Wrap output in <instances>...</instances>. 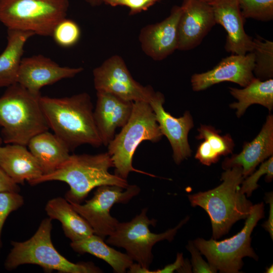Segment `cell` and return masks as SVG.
Returning <instances> with one entry per match:
<instances>
[{
    "label": "cell",
    "mask_w": 273,
    "mask_h": 273,
    "mask_svg": "<svg viewBox=\"0 0 273 273\" xmlns=\"http://www.w3.org/2000/svg\"><path fill=\"white\" fill-rule=\"evenodd\" d=\"M114 167L108 152L96 155H70L68 159L52 173L42 175L29 184L58 180L67 183L70 189L65 195L69 202H81L94 188L103 185H115L126 188V179L109 172Z\"/></svg>",
    "instance_id": "obj_2"
},
{
    "label": "cell",
    "mask_w": 273,
    "mask_h": 273,
    "mask_svg": "<svg viewBox=\"0 0 273 273\" xmlns=\"http://www.w3.org/2000/svg\"><path fill=\"white\" fill-rule=\"evenodd\" d=\"M40 103L49 128L70 151L84 144L103 145L87 93L59 98L41 96Z\"/></svg>",
    "instance_id": "obj_1"
},
{
    "label": "cell",
    "mask_w": 273,
    "mask_h": 273,
    "mask_svg": "<svg viewBox=\"0 0 273 273\" xmlns=\"http://www.w3.org/2000/svg\"><path fill=\"white\" fill-rule=\"evenodd\" d=\"M164 95L159 92L154 93L149 101L160 131L168 140L173 151V158L177 164L191 155L188 142V133L194 126L193 118L188 111L183 116L174 117L163 108Z\"/></svg>",
    "instance_id": "obj_14"
},
{
    "label": "cell",
    "mask_w": 273,
    "mask_h": 273,
    "mask_svg": "<svg viewBox=\"0 0 273 273\" xmlns=\"http://www.w3.org/2000/svg\"><path fill=\"white\" fill-rule=\"evenodd\" d=\"M203 1H209V0H203Z\"/></svg>",
    "instance_id": "obj_41"
},
{
    "label": "cell",
    "mask_w": 273,
    "mask_h": 273,
    "mask_svg": "<svg viewBox=\"0 0 273 273\" xmlns=\"http://www.w3.org/2000/svg\"><path fill=\"white\" fill-rule=\"evenodd\" d=\"M254 67L252 52L244 55L232 54L223 58L211 70L193 74L191 79L192 88L201 91L223 81L234 82L244 87L255 78Z\"/></svg>",
    "instance_id": "obj_12"
},
{
    "label": "cell",
    "mask_w": 273,
    "mask_h": 273,
    "mask_svg": "<svg viewBox=\"0 0 273 273\" xmlns=\"http://www.w3.org/2000/svg\"><path fill=\"white\" fill-rule=\"evenodd\" d=\"M147 209H142L130 221L119 222L114 231L106 240L108 244L124 248L126 254L144 268L149 269L153 259L152 252L154 245L164 240L171 241L177 231L189 219L187 217L175 228L161 234L152 233L149 227L155 225L156 220L149 219Z\"/></svg>",
    "instance_id": "obj_9"
},
{
    "label": "cell",
    "mask_w": 273,
    "mask_h": 273,
    "mask_svg": "<svg viewBox=\"0 0 273 273\" xmlns=\"http://www.w3.org/2000/svg\"><path fill=\"white\" fill-rule=\"evenodd\" d=\"M265 201L269 204V212L268 219L262 224V226L267 231L273 238V195L270 192L266 194Z\"/></svg>",
    "instance_id": "obj_37"
},
{
    "label": "cell",
    "mask_w": 273,
    "mask_h": 273,
    "mask_svg": "<svg viewBox=\"0 0 273 273\" xmlns=\"http://www.w3.org/2000/svg\"><path fill=\"white\" fill-rule=\"evenodd\" d=\"M83 70L82 67L61 66L41 55L23 58L17 83L34 94L40 89L65 78H72Z\"/></svg>",
    "instance_id": "obj_15"
},
{
    "label": "cell",
    "mask_w": 273,
    "mask_h": 273,
    "mask_svg": "<svg viewBox=\"0 0 273 273\" xmlns=\"http://www.w3.org/2000/svg\"><path fill=\"white\" fill-rule=\"evenodd\" d=\"M85 1L92 7L100 6L102 3V0H85Z\"/></svg>",
    "instance_id": "obj_38"
},
{
    "label": "cell",
    "mask_w": 273,
    "mask_h": 273,
    "mask_svg": "<svg viewBox=\"0 0 273 273\" xmlns=\"http://www.w3.org/2000/svg\"><path fill=\"white\" fill-rule=\"evenodd\" d=\"M34 35L30 31L8 30L7 46L0 54V88L17 82L25 44Z\"/></svg>",
    "instance_id": "obj_22"
},
{
    "label": "cell",
    "mask_w": 273,
    "mask_h": 273,
    "mask_svg": "<svg viewBox=\"0 0 273 273\" xmlns=\"http://www.w3.org/2000/svg\"><path fill=\"white\" fill-rule=\"evenodd\" d=\"M160 0H102L103 3L112 7L125 6L129 8V15H133L142 11L147 10L149 8Z\"/></svg>",
    "instance_id": "obj_32"
},
{
    "label": "cell",
    "mask_w": 273,
    "mask_h": 273,
    "mask_svg": "<svg viewBox=\"0 0 273 273\" xmlns=\"http://www.w3.org/2000/svg\"><path fill=\"white\" fill-rule=\"evenodd\" d=\"M225 170L219 186L188 196L192 206L201 207L209 216L215 240L228 233L237 221L247 218L253 206L240 191L244 179L242 168L234 166Z\"/></svg>",
    "instance_id": "obj_3"
},
{
    "label": "cell",
    "mask_w": 273,
    "mask_h": 273,
    "mask_svg": "<svg viewBox=\"0 0 273 273\" xmlns=\"http://www.w3.org/2000/svg\"><path fill=\"white\" fill-rule=\"evenodd\" d=\"M266 272H267V273H272L273 272V265H271L270 266H269V267H267L266 268Z\"/></svg>",
    "instance_id": "obj_39"
},
{
    "label": "cell",
    "mask_w": 273,
    "mask_h": 273,
    "mask_svg": "<svg viewBox=\"0 0 273 273\" xmlns=\"http://www.w3.org/2000/svg\"><path fill=\"white\" fill-rule=\"evenodd\" d=\"M81 36V30L74 21L66 17L60 20L55 26L51 36L59 47L69 48L75 46Z\"/></svg>",
    "instance_id": "obj_27"
},
{
    "label": "cell",
    "mask_w": 273,
    "mask_h": 273,
    "mask_svg": "<svg viewBox=\"0 0 273 273\" xmlns=\"http://www.w3.org/2000/svg\"><path fill=\"white\" fill-rule=\"evenodd\" d=\"M3 142V141L2 138L0 136V146H2Z\"/></svg>",
    "instance_id": "obj_40"
},
{
    "label": "cell",
    "mask_w": 273,
    "mask_h": 273,
    "mask_svg": "<svg viewBox=\"0 0 273 273\" xmlns=\"http://www.w3.org/2000/svg\"><path fill=\"white\" fill-rule=\"evenodd\" d=\"M266 174V181H270L273 178V157L272 156L265 161L262 162L259 169L245 178L241 184L240 191L248 197L251 196L252 192L258 187L257 182L263 175Z\"/></svg>",
    "instance_id": "obj_30"
},
{
    "label": "cell",
    "mask_w": 273,
    "mask_h": 273,
    "mask_svg": "<svg viewBox=\"0 0 273 273\" xmlns=\"http://www.w3.org/2000/svg\"><path fill=\"white\" fill-rule=\"evenodd\" d=\"M187 248L192 255V267L194 272H216L217 270L216 268L202 259L200 251L194 243L189 242Z\"/></svg>",
    "instance_id": "obj_33"
},
{
    "label": "cell",
    "mask_w": 273,
    "mask_h": 273,
    "mask_svg": "<svg viewBox=\"0 0 273 273\" xmlns=\"http://www.w3.org/2000/svg\"><path fill=\"white\" fill-rule=\"evenodd\" d=\"M97 97L94 120L102 144L107 146L114 138L116 129L128 121L133 102L103 92H97Z\"/></svg>",
    "instance_id": "obj_18"
},
{
    "label": "cell",
    "mask_w": 273,
    "mask_h": 273,
    "mask_svg": "<svg viewBox=\"0 0 273 273\" xmlns=\"http://www.w3.org/2000/svg\"><path fill=\"white\" fill-rule=\"evenodd\" d=\"M264 216L263 203L256 204L252 206L244 228L237 234L220 241L198 238L194 244L217 270L223 273L239 272L243 265V257L257 259L251 246V235L257 222Z\"/></svg>",
    "instance_id": "obj_8"
},
{
    "label": "cell",
    "mask_w": 273,
    "mask_h": 273,
    "mask_svg": "<svg viewBox=\"0 0 273 273\" xmlns=\"http://www.w3.org/2000/svg\"><path fill=\"white\" fill-rule=\"evenodd\" d=\"M20 188L0 167V192H19Z\"/></svg>",
    "instance_id": "obj_36"
},
{
    "label": "cell",
    "mask_w": 273,
    "mask_h": 273,
    "mask_svg": "<svg viewBox=\"0 0 273 273\" xmlns=\"http://www.w3.org/2000/svg\"><path fill=\"white\" fill-rule=\"evenodd\" d=\"M72 249L79 254H90L109 264L117 273H124L133 263L126 254L108 246L104 239L94 234L83 239L71 242Z\"/></svg>",
    "instance_id": "obj_24"
},
{
    "label": "cell",
    "mask_w": 273,
    "mask_h": 273,
    "mask_svg": "<svg viewBox=\"0 0 273 273\" xmlns=\"http://www.w3.org/2000/svg\"><path fill=\"white\" fill-rule=\"evenodd\" d=\"M52 219L44 218L35 233L24 242H11L12 248L5 267L12 270L25 264H36L47 271L63 273H97L102 270L92 262L73 263L59 253L51 239Z\"/></svg>",
    "instance_id": "obj_5"
},
{
    "label": "cell",
    "mask_w": 273,
    "mask_h": 273,
    "mask_svg": "<svg viewBox=\"0 0 273 273\" xmlns=\"http://www.w3.org/2000/svg\"><path fill=\"white\" fill-rule=\"evenodd\" d=\"M45 210L49 218L57 219L61 223L65 236L71 242L83 239L94 234L89 223L74 210L66 198L59 197L50 200Z\"/></svg>",
    "instance_id": "obj_23"
},
{
    "label": "cell",
    "mask_w": 273,
    "mask_h": 273,
    "mask_svg": "<svg viewBox=\"0 0 273 273\" xmlns=\"http://www.w3.org/2000/svg\"><path fill=\"white\" fill-rule=\"evenodd\" d=\"M181 7L177 50L188 51L199 46L216 23L208 1L183 0Z\"/></svg>",
    "instance_id": "obj_13"
},
{
    "label": "cell",
    "mask_w": 273,
    "mask_h": 273,
    "mask_svg": "<svg viewBox=\"0 0 273 273\" xmlns=\"http://www.w3.org/2000/svg\"><path fill=\"white\" fill-rule=\"evenodd\" d=\"M254 55L253 74L260 80H267L273 76V42L257 35L253 38Z\"/></svg>",
    "instance_id": "obj_26"
},
{
    "label": "cell",
    "mask_w": 273,
    "mask_h": 273,
    "mask_svg": "<svg viewBox=\"0 0 273 273\" xmlns=\"http://www.w3.org/2000/svg\"><path fill=\"white\" fill-rule=\"evenodd\" d=\"M220 156L210 148L208 143L204 140L198 147L195 158L204 165L209 166L216 163Z\"/></svg>",
    "instance_id": "obj_34"
},
{
    "label": "cell",
    "mask_w": 273,
    "mask_h": 273,
    "mask_svg": "<svg viewBox=\"0 0 273 273\" xmlns=\"http://www.w3.org/2000/svg\"><path fill=\"white\" fill-rule=\"evenodd\" d=\"M69 6L68 0H0V22L8 30L51 36Z\"/></svg>",
    "instance_id": "obj_7"
},
{
    "label": "cell",
    "mask_w": 273,
    "mask_h": 273,
    "mask_svg": "<svg viewBox=\"0 0 273 273\" xmlns=\"http://www.w3.org/2000/svg\"><path fill=\"white\" fill-rule=\"evenodd\" d=\"M23 204V197L18 192H0V251L2 233L5 222L11 212L19 209Z\"/></svg>",
    "instance_id": "obj_31"
},
{
    "label": "cell",
    "mask_w": 273,
    "mask_h": 273,
    "mask_svg": "<svg viewBox=\"0 0 273 273\" xmlns=\"http://www.w3.org/2000/svg\"><path fill=\"white\" fill-rule=\"evenodd\" d=\"M94 86L97 92L113 94L131 102L149 103L155 91L135 81L128 70L123 59L113 55L93 70Z\"/></svg>",
    "instance_id": "obj_11"
},
{
    "label": "cell",
    "mask_w": 273,
    "mask_h": 273,
    "mask_svg": "<svg viewBox=\"0 0 273 273\" xmlns=\"http://www.w3.org/2000/svg\"><path fill=\"white\" fill-rule=\"evenodd\" d=\"M244 18L261 21L273 19V0H238Z\"/></svg>",
    "instance_id": "obj_29"
},
{
    "label": "cell",
    "mask_w": 273,
    "mask_h": 273,
    "mask_svg": "<svg viewBox=\"0 0 273 273\" xmlns=\"http://www.w3.org/2000/svg\"><path fill=\"white\" fill-rule=\"evenodd\" d=\"M192 266L185 261L182 253H177L175 261L171 264H168L162 269L154 271H150L149 269H146L144 272L147 273H159V272H173L176 270L180 272H191Z\"/></svg>",
    "instance_id": "obj_35"
},
{
    "label": "cell",
    "mask_w": 273,
    "mask_h": 273,
    "mask_svg": "<svg viewBox=\"0 0 273 273\" xmlns=\"http://www.w3.org/2000/svg\"><path fill=\"white\" fill-rule=\"evenodd\" d=\"M41 96L17 82L7 87L0 97V126L4 143L26 146L34 136L49 130Z\"/></svg>",
    "instance_id": "obj_4"
},
{
    "label": "cell",
    "mask_w": 273,
    "mask_h": 273,
    "mask_svg": "<svg viewBox=\"0 0 273 273\" xmlns=\"http://www.w3.org/2000/svg\"><path fill=\"white\" fill-rule=\"evenodd\" d=\"M216 24L226 32L225 49L232 54L244 55L253 50V38L245 31L238 0H209Z\"/></svg>",
    "instance_id": "obj_17"
},
{
    "label": "cell",
    "mask_w": 273,
    "mask_h": 273,
    "mask_svg": "<svg viewBox=\"0 0 273 273\" xmlns=\"http://www.w3.org/2000/svg\"><path fill=\"white\" fill-rule=\"evenodd\" d=\"M27 146L37 161L42 175L55 171L70 155L67 146L48 130L34 136Z\"/></svg>",
    "instance_id": "obj_21"
},
{
    "label": "cell",
    "mask_w": 273,
    "mask_h": 273,
    "mask_svg": "<svg viewBox=\"0 0 273 273\" xmlns=\"http://www.w3.org/2000/svg\"><path fill=\"white\" fill-rule=\"evenodd\" d=\"M0 167L17 184H30L43 174L35 157L20 144L0 146Z\"/></svg>",
    "instance_id": "obj_20"
},
{
    "label": "cell",
    "mask_w": 273,
    "mask_h": 273,
    "mask_svg": "<svg viewBox=\"0 0 273 273\" xmlns=\"http://www.w3.org/2000/svg\"><path fill=\"white\" fill-rule=\"evenodd\" d=\"M273 116L268 115L258 134L251 142L243 146L238 154L226 158L222 164L224 169L240 166L245 178L251 174L260 163L272 156Z\"/></svg>",
    "instance_id": "obj_19"
},
{
    "label": "cell",
    "mask_w": 273,
    "mask_h": 273,
    "mask_svg": "<svg viewBox=\"0 0 273 273\" xmlns=\"http://www.w3.org/2000/svg\"><path fill=\"white\" fill-rule=\"evenodd\" d=\"M182 11L181 6H173L164 20L141 30L139 39L142 49L153 60H162L177 50L178 24Z\"/></svg>",
    "instance_id": "obj_16"
},
{
    "label": "cell",
    "mask_w": 273,
    "mask_h": 273,
    "mask_svg": "<svg viewBox=\"0 0 273 273\" xmlns=\"http://www.w3.org/2000/svg\"><path fill=\"white\" fill-rule=\"evenodd\" d=\"M162 136L149 103L133 102L128 121L107 146L108 153L115 167L114 174L125 179L132 171L155 176L134 168L132 159L136 148L143 141L157 142Z\"/></svg>",
    "instance_id": "obj_6"
},
{
    "label": "cell",
    "mask_w": 273,
    "mask_h": 273,
    "mask_svg": "<svg viewBox=\"0 0 273 273\" xmlns=\"http://www.w3.org/2000/svg\"><path fill=\"white\" fill-rule=\"evenodd\" d=\"M198 131L199 134L197 138L206 141L211 149L220 157L232 152L235 144L229 134L220 135L213 127L206 125H201Z\"/></svg>",
    "instance_id": "obj_28"
},
{
    "label": "cell",
    "mask_w": 273,
    "mask_h": 273,
    "mask_svg": "<svg viewBox=\"0 0 273 273\" xmlns=\"http://www.w3.org/2000/svg\"><path fill=\"white\" fill-rule=\"evenodd\" d=\"M230 94L237 100L230 106L237 110L236 114L241 117L249 106L259 104L269 111L273 108V79L261 80L254 78L242 89L230 87Z\"/></svg>",
    "instance_id": "obj_25"
},
{
    "label": "cell",
    "mask_w": 273,
    "mask_h": 273,
    "mask_svg": "<svg viewBox=\"0 0 273 273\" xmlns=\"http://www.w3.org/2000/svg\"><path fill=\"white\" fill-rule=\"evenodd\" d=\"M140 191L134 185H129L126 188L103 185L97 187L93 197L84 204L69 202L89 223L94 234L104 239L114 231L119 222L110 214L111 208L117 203H128Z\"/></svg>",
    "instance_id": "obj_10"
}]
</instances>
